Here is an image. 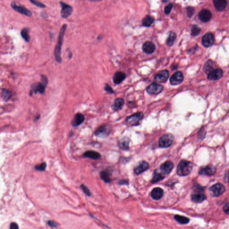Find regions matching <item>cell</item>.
Returning a JSON list of instances; mask_svg holds the SVG:
<instances>
[{
    "label": "cell",
    "instance_id": "6da1fadb",
    "mask_svg": "<svg viewBox=\"0 0 229 229\" xmlns=\"http://www.w3.org/2000/svg\"><path fill=\"white\" fill-rule=\"evenodd\" d=\"M67 27V25L65 24L63 25L61 28L58 36V41L54 49V56H55V59L57 62L59 64L61 63L62 61V59L61 56V47Z\"/></svg>",
    "mask_w": 229,
    "mask_h": 229
},
{
    "label": "cell",
    "instance_id": "7a4b0ae2",
    "mask_svg": "<svg viewBox=\"0 0 229 229\" xmlns=\"http://www.w3.org/2000/svg\"><path fill=\"white\" fill-rule=\"evenodd\" d=\"M193 168V164L191 162L186 160H181L177 166V174L180 176H187L190 173Z\"/></svg>",
    "mask_w": 229,
    "mask_h": 229
},
{
    "label": "cell",
    "instance_id": "3957f363",
    "mask_svg": "<svg viewBox=\"0 0 229 229\" xmlns=\"http://www.w3.org/2000/svg\"><path fill=\"white\" fill-rule=\"evenodd\" d=\"M48 82V79L46 76L45 75H42L41 82L35 83L32 86L31 93H35L36 94L37 93L39 92L41 94H43L45 92Z\"/></svg>",
    "mask_w": 229,
    "mask_h": 229
},
{
    "label": "cell",
    "instance_id": "277c9868",
    "mask_svg": "<svg viewBox=\"0 0 229 229\" xmlns=\"http://www.w3.org/2000/svg\"><path fill=\"white\" fill-rule=\"evenodd\" d=\"M207 198L204 193V189L201 186L197 187L191 195V199L195 203H202Z\"/></svg>",
    "mask_w": 229,
    "mask_h": 229
},
{
    "label": "cell",
    "instance_id": "5b68a950",
    "mask_svg": "<svg viewBox=\"0 0 229 229\" xmlns=\"http://www.w3.org/2000/svg\"><path fill=\"white\" fill-rule=\"evenodd\" d=\"M112 131V127L110 124H103L95 130L94 135L98 138H107L110 135Z\"/></svg>",
    "mask_w": 229,
    "mask_h": 229
},
{
    "label": "cell",
    "instance_id": "8992f818",
    "mask_svg": "<svg viewBox=\"0 0 229 229\" xmlns=\"http://www.w3.org/2000/svg\"><path fill=\"white\" fill-rule=\"evenodd\" d=\"M209 191L211 196L217 198L222 195L225 192L226 188L222 184L217 183L210 187Z\"/></svg>",
    "mask_w": 229,
    "mask_h": 229
},
{
    "label": "cell",
    "instance_id": "52a82bcc",
    "mask_svg": "<svg viewBox=\"0 0 229 229\" xmlns=\"http://www.w3.org/2000/svg\"><path fill=\"white\" fill-rule=\"evenodd\" d=\"M143 117V113L142 112H139L127 117L125 121L127 123L132 126H137L139 124Z\"/></svg>",
    "mask_w": 229,
    "mask_h": 229
},
{
    "label": "cell",
    "instance_id": "ba28073f",
    "mask_svg": "<svg viewBox=\"0 0 229 229\" xmlns=\"http://www.w3.org/2000/svg\"><path fill=\"white\" fill-rule=\"evenodd\" d=\"M174 137L171 134L163 135L159 140V146L162 148L169 147L172 143Z\"/></svg>",
    "mask_w": 229,
    "mask_h": 229
},
{
    "label": "cell",
    "instance_id": "9c48e42d",
    "mask_svg": "<svg viewBox=\"0 0 229 229\" xmlns=\"http://www.w3.org/2000/svg\"><path fill=\"white\" fill-rule=\"evenodd\" d=\"M60 5L61 6V16L63 18H67L69 17L73 12V8L71 6L63 2L60 1Z\"/></svg>",
    "mask_w": 229,
    "mask_h": 229
},
{
    "label": "cell",
    "instance_id": "30bf717a",
    "mask_svg": "<svg viewBox=\"0 0 229 229\" xmlns=\"http://www.w3.org/2000/svg\"><path fill=\"white\" fill-rule=\"evenodd\" d=\"M215 38L212 33H207L202 38V44L205 47H209L214 43Z\"/></svg>",
    "mask_w": 229,
    "mask_h": 229
},
{
    "label": "cell",
    "instance_id": "8fae6325",
    "mask_svg": "<svg viewBox=\"0 0 229 229\" xmlns=\"http://www.w3.org/2000/svg\"><path fill=\"white\" fill-rule=\"evenodd\" d=\"M216 170L214 166L209 165L205 167H201L200 169L199 174L200 175L210 176L214 175L216 173Z\"/></svg>",
    "mask_w": 229,
    "mask_h": 229
},
{
    "label": "cell",
    "instance_id": "7c38bea8",
    "mask_svg": "<svg viewBox=\"0 0 229 229\" xmlns=\"http://www.w3.org/2000/svg\"><path fill=\"white\" fill-rule=\"evenodd\" d=\"M163 87L160 84L153 83L146 88V91L150 94H158L163 91Z\"/></svg>",
    "mask_w": 229,
    "mask_h": 229
},
{
    "label": "cell",
    "instance_id": "4fadbf2b",
    "mask_svg": "<svg viewBox=\"0 0 229 229\" xmlns=\"http://www.w3.org/2000/svg\"><path fill=\"white\" fill-rule=\"evenodd\" d=\"M184 79L183 73L181 72L178 71L174 73L170 77V83L173 86L178 85L182 83Z\"/></svg>",
    "mask_w": 229,
    "mask_h": 229
},
{
    "label": "cell",
    "instance_id": "5bb4252c",
    "mask_svg": "<svg viewBox=\"0 0 229 229\" xmlns=\"http://www.w3.org/2000/svg\"><path fill=\"white\" fill-rule=\"evenodd\" d=\"M149 168V164L147 162L145 161L140 162L137 166L134 168V172L135 174L140 175L147 170Z\"/></svg>",
    "mask_w": 229,
    "mask_h": 229
},
{
    "label": "cell",
    "instance_id": "9a60e30c",
    "mask_svg": "<svg viewBox=\"0 0 229 229\" xmlns=\"http://www.w3.org/2000/svg\"><path fill=\"white\" fill-rule=\"evenodd\" d=\"M11 6L13 10L24 15L31 17L32 15V13L31 11L26 8H24L21 6H17L16 3L15 2H13L11 3Z\"/></svg>",
    "mask_w": 229,
    "mask_h": 229
},
{
    "label": "cell",
    "instance_id": "2e32d148",
    "mask_svg": "<svg viewBox=\"0 0 229 229\" xmlns=\"http://www.w3.org/2000/svg\"><path fill=\"white\" fill-rule=\"evenodd\" d=\"M223 71L220 68H216L208 74L207 78L209 80L216 81L219 80L222 77Z\"/></svg>",
    "mask_w": 229,
    "mask_h": 229
},
{
    "label": "cell",
    "instance_id": "e0dca14e",
    "mask_svg": "<svg viewBox=\"0 0 229 229\" xmlns=\"http://www.w3.org/2000/svg\"><path fill=\"white\" fill-rule=\"evenodd\" d=\"M169 73L167 70H163L159 72L155 76L154 79L155 81L160 83H164L167 82L168 79Z\"/></svg>",
    "mask_w": 229,
    "mask_h": 229
},
{
    "label": "cell",
    "instance_id": "ac0fdd59",
    "mask_svg": "<svg viewBox=\"0 0 229 229\" xmlns=\"http://www.w3.org/2000/svg\"><path fill=\"white\" fill-rule=\"evenodd\" d=\"M174 168L173 163L170 161L166 162L162 164L160 166V171L164 175H168L171 172Z\"/></svg>",
    "mask_w": 229,
    "mask_h": 229
},
{
    "label": "cell",
    "instance_id": "d6986e66",
    "mask_svg": "<svg viewBox=\"0 0 229 229\" xmlns=\"http://www.w3.org/2000/svg\"><path fill=\"white\" fill-rule=\"evenodd\" d=\"M212 15L211 12L207 9L201 10L198 14L199 20L203 22H207L211 20Z\"/></svg>",
    "mask_w": 229,
    "mask_h": 229
},
{
    "label": "cell",
    "instance_id": "ffe728a7",
    "mask_svg": "<svg viewBox=\"0 0 229 229\" xmlns=\"http://www.w3.org/2000/svg\"><path fill=\"white\" fill-rule=\"evenodd\" d=\"M85 120V117L83 114L77 113L74 116L71 122V124L73 127H77L83 123Z\"/></svg>",
    "mask_w": 229,
    "mask_h": 229
},
{
    "label": "cell",
    "instance_id": "44dd1931",
    "mask_svg": "<svg viewBox=\"0 0 229 229\" xmlns=\"http://www.w3.org/2000/svg\"><path fill=\"white\" fill-rule=\"evenodd\" d=\"M130 142V139L128 137H125L119 140L118 143V146L120 149L127 151L129 149Z\"/></svg>",
    "mask_w": 229,
    "mask_h": 229
},
{
    "label": "cell",
    "instance_id": "7402d4cb",
    "mask_svg": "<svg viewBox=\"0 0 229 229\" xmlns=\"http://www.w3.org/2000/svg\"><path fill=\"white\" fill-rule=\"evenodd\" d=\"M150 195L153 199L156 200H159L163 196L164 191L163 189L157 187L152 190Z\"/></svg>",
    "mask_w": 229,
    "mask_h": 229
},
{
    "label": "cell",
    "instance_id": "603a6c76",
    "mask_svg": "<svg viewBox=\"0 0 229 229\" xmlns=\"http://www.w3.org/2000/svg\"><path fill=\"white\" fill-rule=\"evenodd\" d=\"M156 49L155 44L152 42L147 41L142 45V50L146 54H152L155 51Z\"/></svg>",
    "mask_w": 229,
    "mask_h": 229
},
{
    "label": "cell",
    "instance_id": "cb8c5ba5",
    "mask_svg": "<svg viewBox=\"0 0 229 229\" xmlns=\"http://www.w3.org/2000/svg\"><path fill=\"white\" fill-rule=\"evenodd\" d=\"M126 75L122 71H118L115 73L113 77V81L115 84L119 85L125 80Z\"/></svg>",
    "mask_w": 229,
    "mask_h": 229
},
{
    "label": "cell",
    "instance_id": "d4e9b609",
    "mask_svg": "<svg viewBox=\"0 0 229 229\" xmlns=\"http://www.w3.org/2000/svg\"><path fill=\"white\" fill-rule=\"evenodd\" d=\"M125 103L124 99L121 98H117L115 100L114 103L112 105V108L115 112L121 110Z\"/></svg>",
    "mask_w": 229,
    "mask_h": 229
},
{
    "label": "cell",
    "instance_id": "484cf974",
    "mask_svg": "<svg viewBox=\"0 0 229 229\" xmlns=\"http://www.w3.org/2000/svg\"><path fill=\"white\" fill-rule=\"evenodd\" d=\"M84 158L91 159L93 160H98L101 158V154L98 152L94 150H88L86 151L83 154Z\"/></svg>",
    "mask_w": 229,
    "mask_h": 229
},
{
    "label": "cell",
    "instance_id": "4316f807",
    "mask_svg": "<svg viewBox=\"0 0 229 229\" xmlns=\"http://www.w3.org/2000/svg\"><path fill=\"white\" fill-rule=\"evenodd\" d=\"M112 173L109 170H102L100 172V177L102 180L105 183H110L112 181L111 176Z\"/></svg>",
    "mask_w": 229,
    "mask_h": 229
},
{
    "label": "cell",
    "instance_id": "83f0119b",
    "mask_svg": "<svg viewBox=\"0 0 229 229\" xmlns=\"http://www.w3.org/2000/svg\"><path fill=\"white\" fill-rule=\"evenodd\" d=\"M213 2L215 8L219 11L224 10L227 6V1L225 0H215Z\"/></svg>",
    "mask_w": 229,
    "mask_h": 229
},
{
    "label": "cell",
    "instance_id": "f1b7e54d",
    "mask_svg": "<svg viewBox=\"0 0 229 229\" xmlns=\"http://www.w3.org/2000/svg\"><path fill=\"white\" fill-rule=\"evenodd\" d=\"M165 178V175L162 173L160 170L159 171L158 170H156L154 172L153 176L151 180V183L152 184L157 183L159 181L163 180Z\"/></svg>",
    "mask_w": 229,
    "mask_h": 229
},
{
    "label": "cell",
    "instance_id": "f546056e",
    "mask_svg": "<svg viewBox=\"0 0 229 229\" xmlns=\"http://www.w3.org/2000/svg\"><path fill=\"white\" fill-rule=\"evenodd\" d=\"M215 64L214 61L211 60H209L205 64L203 70L206 74H209L214 69Z\"/></svg>",
    "mask_w": 229,
    "mask_h": 229
},
{
    "label": "cell",
    "instance_id": "4dcf8cb0",
    "mask_svg": "<svg viewBox=\"0 0 229 229\" xmlns=\"http://www.w3.org/2000/svg\"><path fill=\"white\" fill-rule=\"evenodd\" d=\"M174 219L178 221L179 223L181 224L185 225L189 223L190 221L189 218L184 217L183 216H180L179 215H175L174 216Z\"/></svg>",
    "mask_w": 229,
    "mask_h": 229
},
{
    "label": "cell",
    "instance_id": "1f68e13d",
    "mask_svg": "<svg viewBox=\"0 0 229 229\" xmlns=\"http://www.w3.org/2000/svg\"><path fill=\"white\" fill-rule=\"evenodd\" d=\"M153 17L149 15H147L143 19L142 25L145 27H149L154 22Z\"/></svg>",
    "mask_w": 229,
    "mask_h": 229
},
{
    "label": "cell",
    "instance_id": "d6a6232c",
    "mask_svg": "<svg viewBox=\"0 0 229 229\" xmlns=\"http://www.w3.org/2000/svg\"><path fill=\"white\" fill-rule=\"evenodd\" d=\"M176 39V34L173 32H170L166 40V43L168 46H171L174 44Z\"/></svg>",
    "mask_w": 229,
    "mask_h": 229
},
{
    "label": "cell",
    "instance_id": "836d02e7",
    "mask_svg": "<svg viewBox=\"0 0 229 229\" xmlns=\"http://www.w3.org/2000/svg\"><path fill=\"white\" fill-rule=\"evenodd\" d=\"M29 29L28 28H25L22 30L21 32V35L22 38L26 41L28 42L30 40V36L29 34Z\"/></svg>",
    "mask_w": 229,
    "mask_h": 229
},
{
    "label": "cell",
    "instance_id": "e575fe53",
    "mask_svg": "<svg viewBox=\"0 0 229 229\" xmlns=\"http://www.w3.org/2000/svg\"><path fill=\"white\" fill-rule=\"evenodd\" d=\"M1 95L2 98L5 101H7L9 100L11 97L12 93L10 91L7 89H3L1 92Z\"/></svg>",
    "mask_w": 229,
    "mask_h": 229
},
{
    "label": "cell",
    "instance_id": "d590c367",
    "mask_svg": "<svg viewBox=\"0 0 229 229\" xmlns=\"http://www.w3.org/2000/svg\"><path fill=\"white\" fill-rule=\"evenodd\" d=\"M201 31V28L198 25H194L191 29V35L195 37L199 35Z\"/></svg>",
    "mask_w": 229,
    "mask_h": 229
},
{
    "label": "cell",
    "instance_id": "8d00e7d4",
    "mask_svg": "<svg viewBox=\"0 0 229 229\" xmlns=\"http://www.w3.org/2000/svg\"><path fill=\"white\" fill-rule=\"evenodd\" d=\"M80 189L82 190L84 193L87 195V196H91V195L92 193L90 191V190L87 186H85L83 184H82V185L80 186Z\"/></svg>",
    "mask_w": 229,
    "mask_h": 229
},
{
    "label": "cell",
    "instance_id": "74e56055",
    "mask_svg": "<svg viewBox=\"0 0 229 229\" xmlns=\"http://www.w3.org/2000/svg\"><path fill=\"white\" fill-rule=\"evenodd\" d=\"M186 10H187V15L188 17L191 18L194 14V8L191 6H189L186 8Z\"/></svg>",
    "mask_w": 229,
    "mask_h": 229
},
{
    "label": "cell",
    "instance_id": "f35d334b",
    "mask_svg": "<svg viewBox=\"0 0 229 229\" xmlns=\"http://www.w3.org/2000/svg\"><path fill=\"white\" fill-rule=\"evenodd\" d=\"M46 167V163H43L36 166L35 168L38 171H43L45 170Z\"/></svg>",
    "mask_w": 229,
    "mask_h": 229
},
{
    "label": "cell",
    "instance_id": "ab89813d",
    "mask_svg": "<svg viewBox=\"0 0 229 229\" xmlns=\"http://www.w3.org/2000/svg\"><path fill=\"white\" fill-rule=\"evenodd\" d=\"M173 5L172 3H170L168 5H167L166 7H165L164 13L165 14L167 15H169L171 10L172 9Z\"/></svg>",
    "mask_w": 229,
    "mask_h": 229
},
{
    "label": "cell",
    "instance_id": "60d3db41",
    "mask_svg": "<svg viewBox=\"0 0 229 229\" xmlns=\"http://www.w3.org/2000/svg\"><path fill=\"white\" fill-rule=\"evenodd\" d=\"M34 5H36V6L40 7L41 8H45L46 7V6L43 3H41L40 1H34V0H31L30 1Z\"/></svg>",
    "mask_w": 229,
    "mask_h": 229
},
{
    "label": "cell",
    "instance_id": "b9f144b4",
    "mask_svg": "<svg viewBox=\"0 0 229 229\" xmlns=\"http://www.w3.org/2000/svg\"><path fill=\"white\" fill-rule=\"evenodd\" d=\"M104 89L105 91L108 93L111 94L114 93V91L113 90V89L112 88V87H111L109 84H108V83H106V84H105Z\"/></svg>",
    "mask_w": 229,
    "mask_h": 229
},
{
    "label": "cell",
    "instance_id": "7bdbcfd3",
    "mask_svg": "<svg viewBox=\"0 0 229 229\" xmlns=\"http://www.w3.org/2000/svg\"><path fill=\"white\" fill-rule=\"evenodd\" d=\"M223 210L224 213L228 215L229 214V203H226V204L224 206L223 208Z\"/></svg>",
    "mask_w": 229,
    "mask_h": 229
},
{
    "label": "cell",
    "instance_id": "ee69618b",
    "mask_svg": "<svg viewBox=\"0 0 229 229\" xmlns=\"http://www.w3.org/2000/svg\"><path fill=\"white\" fill-rule=\"evenodd\" d=\"M47 224H48L49 226L52 227V228H56V227H57V224L56 223L55 221H47Z\"/></svg>",
    "mask_w": 229,
    "mask_h": 229
},
{
    "label": "cell",
    "instance_id": "f6af8a7d",
    "mask_svg": "<svg viewBox=\"0 0 229 229\" xmlns=\"http://www.w3.org/2000/svg\"><path fill=\"white\" fill-rule=\"evenodd\" d=\"M10 229H19L18 225L15 222H12L10 225Z\"/></svg>",
    "mask_w": 229,
    "mask_h": 229
},
{
    "label": "cell",
    "instance_id": "bcb514c9",
    "mask_svg": "<svg viewBox=\"0 0 229 229\" xmlns=\"http://www.w3.org/2000/svg\"><path fill=\"white\" fill-rule=\"evenodd\" d=\"M118 184L119 185H128V181L127 179H121L119 181Z\"/></svg>",
    "mask_w": 229,
    "mask_h": 229
},
{
    "label": "cell",
    "instance_id": "7dc6e473",
    "mask_svg": "<svg viewBox=\"0 0 229 229\" xmlns=\"http://www.w3.org/2000/svg\"><path fill=\"white\" fill-rule=\"evenodd\" d=\"M128 105H129V107L133 108H134L136 106L135 103L133 102V101H130V102H128Z\"/></svg>",
    "mask_w": 229,
    "mask_h": 229
},
{
    "label": "cell",
    "instance_id": "c3c4849f",
    "mask_svg": "<svg viewBox=\"0 0 229 229\" xmlns=\"http://www.w3.org/2000/svg\"><path fill=\"white\" fill-rule=\"evenodd\" d=\"M178 67V65H173L171 66V69H172L173 71H175V70H176V69H177Z\"/></svg>",
    "mask_w": 229,
    "mask_h": 229
},
{
    "label": "cell",
    "instance_id": "681fc988",
    "mask_svg": "<svg viewBox=\"0 0 229 229\" xmlns=\"http://www.w3.org/2000/svg\"><path fill=\"white\" fill-rule=\"evenodd\" d=\"M72 53H71L70 50H68V57H69V58H70V59H71V58L72 57Z\"/></svg>",
    "mask_w": 229,
    "mask_h": 229
},
{
    "label": "cell",
    "instance_id": "f907efd6",
    "mask_svg": "<svg viewBox=\"0 0 229 229\" xmlns=\"http://www.w3.org/2000/svg\"><path fill=\"white\" fill-rule=\"evenodd\" d=\"M103 39V36L102 35H99V36H98L97 37V40H102Z\"/></svg>",
    "mask_w": 229,
    "mask_h": 229
}]
</instances>
